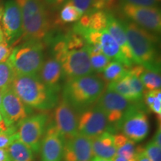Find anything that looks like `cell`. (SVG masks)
Returning a JSON list of instances; mask_svg holds the SVG:
<instances>
[{"label": "cell", "instance_id": "cell-1", "mask_svg": "<svg viewBox=\"0 0 161 161\" xmlns=\"http://www.w3.org/2000/svg\"><path fill=\"white\" fill-rule=\"evenodd\" d=\"M131 50L134 64L160 72V58L157 49L158 38L152 32L130 21H121Z\"/></svg>", "mask_w": 161, "mask_h": 161}, {"label": "cell", "instance_id": "cell-2", "mask_svg": "<svg viewBox=\"0 0 161 161\" xmlns=\"http://www.w3.org/2000/svg\"><path fill=\"white\" fill-rule=\"evenodd\" d=\"M11 88L29 108L48 110L58 102L57 88L45 85L37 75H16Z\"/></svg>", "mask_w": 161, "mask_h": 161}, {"label": "cell", "instance_id": "cell-3", "mask_svg": "<svg viewBox=\"0 0 161 161\" xmlns=\"http://www.w3.org/2000/svg\"><path fill=\"white\" fill-rule=\"evenodd\" d=\"M106 88L99 75H89L68 80L63 90V98L74 110L83 111L95 104Z\"/></svg>", "mask_w": 161, "mask_h": 161}, {"label": "cell", "instance_id": "cell-4", "mask_svg": "<svg viewBox=\"0 0 161 161\" xmlns=\"http://www.w3.org/2000/svg\"><path fill=\"white\" fill-rule=\"evenodd\" d=\"M19 6L23 17V35L33 41L46 37L50 29L43 0H15Z\"/></svg>", "mask_w": 161, "mask_h": 161}, {"label": "cell", "instance_id": "cell-5", "mask_svg": "<svg viewBox=\"0 0 161 161\" xmlns=\"http://www.w3.org/2000/svg\"><path fill=\"white\" fill-rule=\"evenodd\" d=\"M55 59L60 62L63 74L69 79L92 75L90 55L84 46L80 49L68 50L65 41L61 40L55 47Z\"/></svg>", "mask_w": 161, "mask_h": 161}, {"label": "cell", "instance_id": "cell-6", "mask_svg": "<svg viewBox=\"0 0 161 161\" xmlns=\"http://www.w3.org/2000/svg\"><path fill=\"white\" fill-rule=\"evenodd\" d=\"M17 75H37L43 65V47L39 42L33 41L15 48L8 60Z\"/></svg>", "mask_w": 161, "mask_h": 161}, {"label": "cell", "instance_id": "cell-7", "mask_svg": "<svg viewBox=\"0 0 161 161\" xmlns=\"http://www.w3.org/2000/svg\"><path fill=\"white\" fill-rule=\"evenodd\" d=\"M48 122L49 116L46 114H36L21 121L17 130L18 140L29 147L32 152H39Z\"/></svg>", "mask_w": 161, "mask_h": 161}, {"label": "cell", "instance_id": "cell-8", "mask_svg": "<svg viewBox=\"0 0 161 161\" xmlns=\"http://www.w3.org/2000/svg\"><path fill=\"white\" fill-rule=\"evenodd\" d=\"M122 134L135 142H141L149 133V122L146 113L140 107L131 104L119 125Z\"/></svg>", "mask_w": 161, "mask_h": 161}, {"label": "cell", "instance_id": "cell-9", "mask_svg": "<svg viewBox=\"0 0 161 161\" xmlns=\"http://www.w3.org/2000/svg\"><path fill=\"white\" fill-rule=\"evenodd\" d=\"M131 104V102L123 96L108 90L96 102V106L106 116L110 130L118 129L121 120Z\"/></svg>", "mask_w": 161, "mask_h": 161}, {"label": "cell", "instance_id": "cell-10", "mask_svg": "<svg viewBox=\"0 0 161 161\" xmlns=\"http://www.w3.org/2000/svg\"><path fill=\"white\" fill-rule=\"evenodd\" d=\"M122 11L133 23L152 33H160L161 14L158 7H143L123 4Z\"/></svg>", "mask_w": 161, "mask_h": 161}, {"label": "cell", "instance_id": "cell-11", "mask_svg": "<svg viewBox=\"0 0 161 161\" xmlns=\"http://www.w3.org/2000/svg\"><path fill=\"white\" fill-rule=\"evenodd\" d=\"M105 131L110 132V127L106 116L98 107H90L80 112L78 116V134L92 139Z\"/></svg>", "mask_w": 161, "mask_h": 161}, {"label": "cell", "instance_id": "cell-12", "mask_svg": "<svg viewBox=\"0 0 161 161\" xmlns=\"http://www.w3.org/2000/svg\"><path fill=\"white\" fill-rule=\"evenodd\" d=\"M53 124L65 141L78 134V116L74 108L63 97L55 106Z\"/></svg>", "mask_w": 161, "mask_h": 161}, {"label": "cell", "instance_id": "cell-13", "mask_svg": "<svg viewBox=\"0 0 161 161\" xmlns=\"http://www.w3.org/2000/svg\"><path fill=\"white\" fill-rule=\"evenodd\" d=\"M2 26L7 43L15 41L23 35L22 12L15 0H8L4 5Z\"/></svg>", "mask_w": 161, "mask_h": 161}, {"label": "cell", "instance_id": "cell-14", "mask_svg": "<svg viewBox=\"0 0 161 161\" xmlns=\"http://www.w3.org/2000/svg\"><path fill=\"white\" fill-rule=\"evenodd\" d=\"M0 113L8 128L29 117L26 105L10 88L3 93Z\"/></svg>", "mask_w": 161, "mask_h": 161}, {"label": "cell", "instance_id": "cell-15", "mask_svg": "<svg viewBox=\"0 0 161 161\" xmlns=\"http://www.w3.org/2000/svg\"><path fill=\"white\" fill-rule=\"evenodd\" d=\"M64 142L54 124L48 125L40 145V161H63Z\"/></svg>", "mask_w": 161, "mask_h": 161}, {"label": "cell", "instance_id": "cell-16", "mask_svg": "<svg viewBox=\"0 0 161 161\" xmlns=\"http://www.w3.org/2000/svg\"><path fill=\"white\" fill-rule=\"evenodd\" d=\"M91 139L78 134L64 142L63 161H91L93 158Z\"/></svg>", "mask_w": 161, "mask_h": 161}, {"label": "cell", "instance_id": "cell-17", "mask_svg": "<svg viewBox=\"0 0 161 161\" xmlns=\"http://www.w3.org/2000/svg\"><path fill=\"white\" fill-rule=\"evenodd\" d=\"M106 30L109 32L114 40L119 46L121 51L128 61L134 65V58L131 53V50L128 44L125 31L122 23L118 20L114 15L108 13V23H107Z\"/></svg>", "mask_w": 161, "mask_h": 161}, {"label": "cell", "instance_id": "cell-18", "mask_svg": "<svg viewBox=\"0 0 161 161\" xmlns=\"http://www.w3.org/2000/svg\"><path fill=\"white\" fill-rule=\"evenodd\" d=\"M91 146L93 155L111 160L116 155L114 145V135L105 131L96 137L91 139Z\"/></svg>", "mask_w": 161, "mask_h": 161}, {"label": "cell", "instance_id": "cell-19", "mask_svg": "<svg viewBox=\"0 0 161 161\" xmlns=\"http://www.w3.org/2000/svg\"><path fill=\"white\" fill-rule=\"evenodd\" d=\"M63 75L60 62L55 58H49L43 62L37 76L43 83L49 87L57 88Z\"/></svg>", "mask_w": 161, "mask_h": 161}, {"label": "cell", "instance_id": "cell-20", "mask_svg": "<svg viewBox=\"0 0 161 161\" xmlns=\"http://www.w3.org/2000/svg\"><path fill=\"white\" fill-rule=\"evenodd\" d=\"M108 23V12L95 11L84 14L77 24L80 28L93 31H103L106 29Z\"/></svg>", "mask_w": 161, "mask_h": 161}, {"label": "cell", "instance_id": "cell-21", "mask_svg": "<svg viewBox=\"0 0 161 161\" xmlns=\"http://www.w3.org/2000/svg\"><path fill=\"white\" fill-rule=\"evenodd\" d=\"M114 145L116 149V155L129 161H134L137 152L135 142L124 134H119L114 135Z\"/></svg>", "mask_w": 161, "mask_h": 161}, {"label": "cell", "instance_id": "cell-22", "mask_svg": "<svg viewBox=\"0 0 161 161\" xmlns=\"http://www.w3.org/2000/svg\"><path fill=\"white\" fill-rule=\"evenodd\" d=\"M11 161H35L32 150L21 141H14L7 148Z\"/></svg>", "mask_w": 161, "mask_h": 161}, {"label": "cell", "instance_id": "cell-23", "mask_svg": "<svg viewBox=\"0 0 161 161\" xmlns=\"http://www.w3.org/2000/svg\"><path fill=\"white\" fill-rule=\"evenodd\" d=\"M128 75L125 77L122 78V79L108 83V86H107V90H111V91L119 94V95L123 96L124 98H125L127 100H128L130 102H138L140 100L138 99L135 93L131 89L129 80H128Z\"/></svg>", "mask_w": 161, "mask_h": 161}, {"label": "cell", "instance_id": "cell-24", "mask_svg": "<svg viewBox=\"0 0 161 161\" xmlns=\"http://www.w3.org/2000/svg\"><path fill=\"white\" fill-rule=\"evenodd\" d=\"M128 72H129V69L123 64L118 61L112 60L102 72H103L102 78L104 81L110 83V82L116 81L125 77L128 74Z\"/></svg>", "mask_w": 161, "mask_h": 161}, {"label": "cell", "instance_id": "cell-25", "mask_svg": "<svg viewBox=\"0 0 161 161\" xmlns=\"http://www.w3.org/2000/svg\"><path fill=\"white\" fill-rule=\"evenodd\" d=\"M16 73L9 62L0 63V92L3 93L11 87Z\"/></svg>", "mask_w": 161, "mask_h": 161}, {"label": "cell", "instance_id": "cell-26", "mask_svg": "<svg viewBox=\"0 0 161 161\" xmlns=\"http://www.w3.org/2000/svg\"><path fill=\"white\" fill-rule=\"evenodd\" d=\"M139 78L146 90H160L161 78L160 74L144 68L139 75Z\"/></svg>", "mask_w": 161, "mask_h": 161}, {"label": "cell", "instance_id": "cell-27", "mask_svg": "<svg viewBox=\"0 0 161 161\" xmlns=\"http://www.w3.org/2000/svg\"><path fill=\"white\" fill-rule=\"evenodd\" d=\"M82 16L83 14L69 1L66 2L63 5L60 14V20L64 23L78 21Z\"/></svg>", "mask_w": 161, "mask_h": 161}, {"label": "cell", "instance_id": "cell-28", "mask_svg": "<svg viewBox=\"0 0 161 161\" xmlns=\"http://www.w3.org/2000/svg\"><path fill=\"white\" fill-rule=\"evenodd\" d=\"M90 64L93 72H102L104 69L112 61L109 58H108L103 53L96 54L90 55Z\"/></svg>", "mask_w": 161, "mask_h": 161}, {"label": "cell", "instance_id": "cell-29", "mask_svg": "<svg viewBox=\"0 0 161 161\" xmlns=\"http://www.w3.org/2000/svg\"><path fill=\"white\" fill-rule=\"evenodd\" d=\"M18 140V135L16 128L10 127L6 130L0 132V148H8L14 141Z\"/></svg>", "mask_w": 161, "mask_h": 161}, {"label": "cell", "instance_id": "cell-30", "mask_svg": "<svg viewBox=\"0 0 161 161\" xmlns=\"http://www.w3.org/2000/svg\"><path fill=\"white\" fill-rule=\"evenodd\" d=\"M84 14L95 11V0H67Z\"/></svg>", "mask_w": 161, "mask_h": 161}, {"label": "cell", "instance_id": "cell-31", "mask_svg": "<svg viewBox=\"0 0 161 161\" xmlns=\"http://www.w3.org/2000/svg\"><path fill=\"white\" fill-rule=\"evenodd\" d=\"M147 157L149 161H161V148L150 141L145 148Z\"/></svg>", "mask_w": 161, "mask_h": 161}, {"label": "cell", "instance_id": "cell-32", "mask_svg": "<svg viewBox=\"0 0 161 161\" xmlns=\"http://www.w3.org/2000/svg\"><path fill=\"white\" fill-rule=\"evenodd\" d=\"M121 4L143 6V7H158L160 0H120Z\"/></svg>", "mask_w": 161, "mask_h": 161}, {"label": "cell", "instance_id": "cell-33", "mask_svg": "<svg viewBox=\"0 0 161 161\" xmlns=\"http://www.w3.org/2000/svg\"><path fill=\"white\" fill-rule=\"evenodd\" d=\"M13 49L6 41L0 43V63L6 62L11 55Z\"/></svg>", "mask_w": 161, "mask_h": 161}, {"label": "cell", "instance_id": "cell-34", "mask_svg": "<svg viewBox=\"0 0 161 161\" xmlns=\"http://www.w3.org/2000/svg\"><path fill=\"white\" fill-rule=\"evenodd\" d=\"M150 110L157 114V116H159V119H160L161 116V91H160L157 95L155 100L153 103L152 108Z\"/></svg>", "mask_w": 161, "mask_h": 161}, {"label": "cell", "instance_id": "cell-35", "mask_svg": "<svg viewBox=\"0 0 161 161\" xmlns=\"http://www.w3.org/2000/svg\"><path fill=\"white\" fill-rule=\"evenodd\" d=\"M134 161H149L144 149L137 148V152Z\"/></svg>", "mask_w": 161, "mask_h": 161}, {"label": "cell", "instance_id": "cell-36", "mask_svg": "<svg viewBox=\"0 0 161 161\" xmlns=\"http://www.w3.org/2000/svg\"><path fill=\"white\" fill-rule=\"evenodd\" d=\"M46 1L52 7L58 8H60L62 5H64L67 2V0H46Z\"/></svg>", "mask_w": 161, "mask_h": 161}, {"label": "cell", "instance_id": "cell-37", "mask_svg": "<svg viewBox=\"0 0 161 161\" xmlns=\"http://www.w3.org/2000/svg\"><path fill=\"white\" fill-rule=\"evenodd\" d=\"M103 3L104 5V9L110 11L116 7L117 0H103Z\"/></svg>", "mask_w": 161, "mask_h": 161}, {"label": "cell", "instance_id": "cell-38", "mask_svg": "<svg viewBox=\"0 0 161 161\" xmlns=\"http://www.w3.org/2000/svg\"><path fill=\"white\" fill-rule=\"evenodd\" d=\"M156 146L161 148V131H160V128H159V129L157 130V132L154 134V138L152 140Z\"/></svg>", "mask_w": 161, "mask_h": 161}, {"label": "cell", "instance_id": "cell-39", "mask_svg": "<svg viewBox=\"0 0 161 161\" xmlns=\"http://www.w3.org/2000/svg\"><path fill=\"white\" fill-rule=\"evenodd\" d=\"M0 161H11L8 152L6 148H0Z\"/></svg>", "mask_w": 161, "mask_h": 161}, {"label": "cell", "instance_id": "cell-40", "mask_svg": "<svg viewBox=\"0 0 161 161\" xmlns=\"http://www.w3.org/2000/svg\"><path fill=\"white\" fill-rule=\"evenodd\" d=\"M96 11H104V5L103 0H95Z\"/></svg>", "mask_w": 161, "mask_h": 161}, {"label": "cell", "instance_id": "cell-41", "mask_svg": "<svg viewBox=\"0 0 161 161\" xmlns=\"http://www.w3.org/2000/svg\"><path fill=\"white\" fill-rule=\"evenodd\" d=\"M8 127L6 125L5 120H4L3 116L2 115V114L0 113V132L4 131V130H6L8 129Z\"/></svg>", "mask_w": 161, "mask_h": 161}, {"label": "cell", "instance_id": "cell-42", "mask_svg": "<svg viewBox=\"0 0 161 161\" xmlns=\"http://www.w3.org/2000/svg\"><path fill=\"white\" fill-rule=\"evenodd\" d=\"M111 161H129V160H126V159L122 158V157H119V156H118V155H116L115 157H114V158L112 159Z\"/></svg>", "mask_w": 161, "mask_h": 161}, {"label": "cell", "instance_id": "cell-43", "mask_svg": "<svg viewBox=\"0 0 161 161\" xmlns=\"http://www.w3.org/2000/svg\"><path fill=\"white\" fill-rule=\"evenodd\" d=\"M3 12H4V4L3 3V2L0 0V20L2 19V17H3Z\"/></svg>", "mask_w": 161, "mask_h": 161}, {"label": "cell", "instance_id": "cell-44", "mask_svg": "<svg viewBox=\"0 0 161 161\" xmlns=\"http://www.w3.org/2000/svg\"><path fill=\"white\" fill-rule=\"evenodd\" d=\"M91 161H111V160H108V159L98 158V157H94V158H92Z\"/></svg>", "mask_w": 161, "mask_h": 161}, {"label": "cell", "instance_id": "cell-45", "mask_svg": "<svg viewBox=\"0 0 161 161\" xmlns=\"http://www.w3.org/2000/svg\"><path fill=\"white\" fill-rule=\"evenodd\" d=\"M3 41H5V36H4L3 29H2V28L0 27V43Z\"/></svg>", "mask_w": 161, "mask_h": 161}, {"label": "cell", "instance_id": "cell-46", "mask_svg": "<svg viewBox=\"0 0 161 161\" xmlns=\"http://www.w3.org/2000/svg\"><path fill=\"white\" fill-rule=\"evenodd\" d=\"M2 97H3V93L0 92V110H1V104H2Z\"/></svg>", "mask_w": 161, "mask_h": 161}]
</instances>
